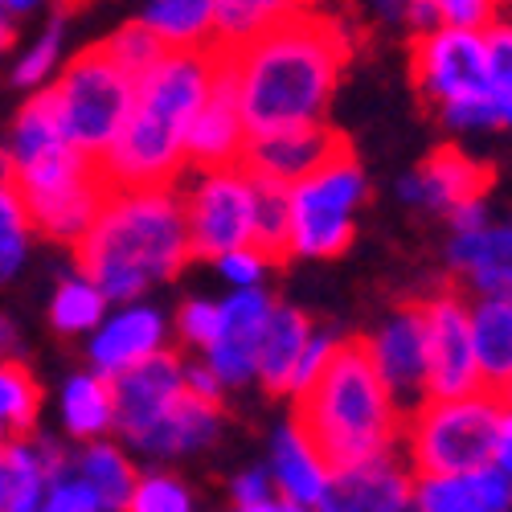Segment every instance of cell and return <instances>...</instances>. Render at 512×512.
I'll return each mask as SVG.
<instances>
[{"mask_svg":"<svg viewBox=\"0 0 512 512\" xmlns=\"http://www.w3.org/2000/svg\"><path fill=\"white\" fill-rule=\"evenodd\" d=\"M107 312H111V300L103 295V287L78 267H70L50 291V328L58 336L87 340Z\"/></svg>","mask_w":512,"mask_h":512,"instance_id":"obj_30","label":"cell"},{"mask_svg":"<svg viewBox=\"0 0 512 512\" xmlns=\"http://www.w3.org/2000/svg\"><path fill=\"white\" fill-rule=\"evenodd\" d=\"M41 512H103L99 496L74 476L70 455H66V463L54 472V480H50V488H46V504H41Z\"/></svg>","mask_w":512,"mask_h":512,"instance_id":"obj_42","label":"cell"},{"mask_svg":"<svg viewBox=\"0 0 512 512\" xmlns=\"http://www.w3.org/2000/svg\"><path fill=\"white\" fill-rule=\"evenodd\" d=\"M340 148V140L328 132V127H300V132H275V136H259L246 140L242 152V168L250 177H259L267 185L291 189L295 181H304L308 173Z\"/></svg>","mask_w":512,"mask_h":512,"instance_id":"obj_21","label":"cell"},{"mask_svg":"<svg viewBox=\"0 0 512 512\" xmlns=\"http://www.w3.org/2000/svg\"><path fill=\"white\" fill-rule=\"evenodd\" d=\"M50 0H0V9H5L13 21H25V17H33V13H41Z\"/></svg>","mask_w":512,"mask_h":512,"instance_id":"obj_49","label":"cell"},{"mask_svg":"<svg viewBox=\"0 0 512 512\" xmlns=\"http://www.w3.org/2000/svg\"><path fill=\"white\" fill-rule=\"evenodd\" d=\"M218 50L164 54L144 78L119 140L99 160L107 189H177L189 173V127L209 99Z\"/></svg>","mask_w":512,"mask_h":512,"instance_id":"obj_3","label":"cell"},{"mask_svg":"<svg viewBox=\"0 0 512 512\" xmlns=\"http://www.w3.org/2000/svg\"><path fill=\"white\" fill-rule=\"evenodd\" d=\"M369 201V177L349 148H336L316 173L287 189V250L283 259L324 263L345 254Z\"/></svg>","mask_w":512,"mask_h":512,"instance_id":"obj_7","label":"cell"},{"mask_svg":"<svg viewBox=\"0 0 512 512\" xmlns=\"http://www.w3.org/2000/svg\"><path fill=\"white\" fill-rule=\"evenodd\" d=\"M267 500H275V484L263 463L230 476V508H250V504H267Z\"/></svg>","mask_w":512,"mask_h":512,"instance_id":"obj_43","label":"cell"},{"mask_svg":"<svg viewBox=\"0 0 512 512\" xmlns=\"http://www.w3.org/2000/svg\"><path fill=\"white\" fill-rule=\"evenodd\" d=\"M414 512H512V480L500 467L414 476Z\"/></svg>","mask_w":512,"mask_h":512,"instance_id":"obj_24","label":"cell"},{"mask_svg":"<svg viewBox=\"0 0 512 512\" xmlns=\"http://www.w3.org/2000/svg\"><path fill=\"white\" fill-rule=\"evenodd\" d=\"M17 25H21V21H13L5 9H0V54H9V50L17 46Z\"/></svg>","mask_w":512,"mask_h":512,"instance_id":"obj_50","label":"cell"},{"mask_svg":"<svg viewBox=\"0 0 512 512\" xmlns=\"http://www.w3.org/2000/svg\"><path fill=\"white\" fill-rule=\"evenodd\" d=\"M0 181L25 201L37 238L78 246L103 205L107 181L91 156L66 144L41 95H29L0 144Z\"/></svg>","mask_w":512,"mask_h":512,"instance_id":"obj_4","label":"cell"},{"mask_svg":"<svg viewBox=\"0 0 512 512\" xmlns=\"http://www.w3.org/2000/svg\"><path fill=\"white\" fill-rule=\"evenodd\" d=\"M254 246H263L271 259H283L287 250V189L267 181H259V201H254Z\"/></svg>","mask_w":512,"mask_h":512,"instance_id":"obj_38","label":"cell"},{"mask_svg":"<svg viewBox=\"0 0 512 512\" xmlns=\"http://www.w3.org/2000/svg\"><path fill=\"white\" fill-rule=\"evenodd\" d=\"M447 267L463 295H508L512 300V218H492L480 230L451 234Z\"/></svg>","mask_w":512,"mask_h":512,"instance_id":"obj_19","label":"cell"},{"mask_svg":"<svg viewBox=\"0 0 512 512\" xmlns=\"http://www.w3.org/2000/svg\"><path fill=\"white\" fill-rule=\"evenodd\" d=\"M410 74L422 103L439 115L451 136L496 132L500 111L484 78V33L476 29H431L414 37Z\"/></svg>","mask_w":512,"mask_h":512,"instance_id":"obj_6","label":"cell"},{"mask_svg":"<svg viewBox=\"0 0 512 512\" xmlns=\"http://www.w3.org/2000/svg\"><path fill=\"white\" fill-rule=\"evenodd\" d=\"M218 54L234 82L246 140H259L328 127L340 74L353 54V33L345 17L316 9Z\"/></svg>","mask_w":512,"mask_h":512,"instance_id":"obj_1","label":"cell"},{"mask_svg":"<svg viewBox=\"0 0 512 512\" xmlns=\"http://www.w3.org/2000/svg\"><path fill=\"white\" fill-rule=\"evenodd\" d=\"M504 402H508V410H512V390H508V394H504Z\"/></svg>","mask_w":512,"mask_h":512,"instance_id":"obj_52","label":"cell"},{"mask_svg":"<svg viewBox=\"0 0 512 512\" xmlns=\"http://www.w3.org/2000/svg\"><path fill=\"white\" fill-rule=\"evenodd\" d=\"M271 316H275V295L267 287L226 291L218 300V328H213L209 345L197 353V361L222 381L226 394L254 386V369H259V349Z\"/></svg>","mask_w":512,"mask_h":512,"instance_id":"obj_12","label":"cell"},{"mask_svg":"<svg viewBox=\"0 0 512 512\" xmlns=\"http://www.w3.org/2000/svg\"><path fill=\"white\" fill-rule=\"evenodd\" d=\"M222 406L218 402H201V398H181L160 422H152L148 431L127 443L136 459H144L148 467H177L201 451H209L222 439Z\"/></svg>","mask_w":512,"mask_h":512,"instance_id":"obj_18","label":"cell"},{"mask_svg":"<svg viewBox=\"0 0 512 512\" xmlns=\"http://www.w3.org/2000/svg\"><path fill=\"white\" fill-rule=\"evenodd\" d=\"M361 349L381 386L406 414L426 402V328L418 304H398L394 312H386L369 328V336H361Z\"/></svg>","mask_w":512,"mask_h":512,"instance_id":"obj_14","label":"cell"},{"mask_svg":"<svg viewBox=\"0 0 512 512\" xmlns=\"http://www.w3.org/2000/svg\"><path fill=\"white\" fill-rule=\"evenodd\" d=\"M99 50L127 74V78H144L168 50L160 46V41L140 25V21H127V25H119L107 41H99Z\"/></svg>","mask_w":512,"mask_h":512,"instance_id":"obj_37","label":"cell"},{"mask_svg":"<svg viewBox=\"0 0 512 512\" xmlns=\"http://www.w3.org/2000/svg\"><path fill=\"white\" fill-rule=\"evenodd\" d=\"M185 394H189V398H201V402H218V406H222V398H226L222 381L213 377L197 357H185Z\"/></svg>","mask_w":512,"mask_h":512,"instance_id":"obj_45","label":"cell"},{"mask_svg":"<svg viewBox=\"0 0 512 512\" xmlns=\"http://www.w3.org/2000/svg\"><path fill=\"white\" fill-rule=\"evenodd\" d=\"M504 5L508 0H426V9L435 13L439 29H476V33L504 21L500 17Z\"/></svg>","mask_w":512,"mask_h":512,"instance_id":"obj_41","label":"cell"},{"mask_svg":"<svg viewBox=\"0 0 512 512\" xmlns=\"http://www.w3.org/2000/svg\"><path fill=\"white\" fill-rule=\"evenodd\" d=\"M508 402L480 390L447 402H418L402 426V451L414 476L476 472L492 463Z\"/></svg>","mask_w":512,"mask_h":512,"instance_id":"obj_8","label":"cell"},{"mask_svg":"<svg viewBox=\"0 0 512 512\" xmlns=\"http://www.w3.org/2000/svg\"><path fill=\"white\" fill-rule=\"evenodd\" d=\"M70 467H74V476L99 496L103 512H123L127 496H132V488L140 480V459L119 439L70 447Z\"/></svg>","mask_w":512,"mask_h":512,"instance_id":"obj_29","label":"cell"},{"mask_svg":"<svg viewBox=\"0 0 512 512\" xmlns=\"http://www.w3.org/2000/svg\"><path fill=\"white\" fill-rule=\"evenodd\" d=\"M492 222V205H488V197H476V201H467V205H459L451 218H447V226H451V234H467V230H480V226H488Z\"/></svg>","mask_w":512,"mask_h":512,"instance_id":"obj_46","label":"cell"},{"mask_svg":"<svg viewBox=\"0 0 512 512\" xmlns=\"http://www.w3.org/2000/svg\"><path fill=\"white\" fill-rule=\"evenodd\" d=\"M123 512H197V496L173 467H140Z\"/></svg>","mask_w":512,"mask_h":512,"instance_id":"obj_35","label":"cell"},{"mask_svg":"<svg viewBox=\"0 0 512 512\" xmlns=\"http://www.w3.org/2000/svg\"><path fill=\"white\" fill-rule=\"evenodd\" d=\"M484 78L500 123L512 127V21H496L484 29Z\"/></svg>","mask_w":512,"mask_h":512,"instance_id":"obj_36","label":"cell"},{"mask_svg":"<svg viewBox=\"0 0 512 512\" xmlns=\"http://www.w3.org/2000/svg\"><path fill=\"white\" fill-rule=\"evenodd\" d=\"M267 476L275 484V496L287 504H320L324 488L332 480V463L324 451L308 439V431L295 418H283L267 439Z\"/></svg>","mask_w":512,"mask_h":512,"instance_id":"obj_20","label":"cell"},{"mask_svg":"<svg viewBox=\"0 0 512 512\" xmlns=\"http://www.w3.org/2000/svg\"><path fill=\"white\" fill-rule=\"evenodd\" d=\"M246 152V127L234 99V82L218 54V74H213L209 99L193 115L189 127V168H218V164H242Z\"/></svg>","mask_w":512,"mask_h":512,"instance_id":"obj_23","label":"cell"},{"mask_svg":"<svg viewBox=\"0 0 512 512\" xmlns=\"http://www.w3.org/2000/svg\"><path fill=\"white\" fill-rule=\"evenodd\" d=\"M353 9L386 29H410V0H353Z\"/></svg>","mask_w":512,"mask_h":512,"instance_id":"obj_44","label":"cell"},{"mask_svg":"<svg viewBox=\"0 0 512 512\" xmlns=\"http://www.w3.org/2000/svg\"><path fill=\"white\" fill-rule=\"evenodd\" d=\"M41 386L25 361L0 365V447L37 435L41 422Z\"/></svg>","mask_w":512,"mask_h":512,"instance_id":"obj_32","label":"cell"},{"mask_svg":"<svg viewBox=\"0 0 512 512\" xmlns=\"http://www.w3.org/2000/svg\"><path fill=\"white\" fill-rule=\"evenodd\" d=\"M70 443L29 435L0 447V512H41L54 472L66 463Z\"/></svg>","mask_w":512,"mask_h":512,"instance_id":"obj_22","label":"cell"},{"mask_svg":"<svg viewBox=\"0 0 512 512\" xmlns=\"http://www.w3.org/2000/svg\"><path fill=\"white\" fill-rule=\"evenodd\" d=\"M33 242H37V230L25 201L9 181H0V283H13L29 267Z\"/></svg>","mask_w":512,"mask_h":512,"instance_id":"obj_34","label":"cell"},{"mask_svg":"<svg viewBox=\"0 0 512 512\" xmlns=\"http://www.w3.org/2000/svg\"><path fill=\"white\" fill-rule=\"evenodd\" d=\"M320 512H414V472L402 455L332 467Z\"/></svg>","mask_w":512,"mask_h":512,"instance_id":"obj_17","label":"cell"},{"mask_svg":"<svg viewBox=\"0 0 512 512\" xmlns=\"http://www.w3.org/2000/svg\"><path fill=\"white\" fill-rule=\"evenodd\" d=\"M25 353V336H21V324L13 316L0 312V365L5 361H21Z\"/></svg>","mask_w":512,"mask_h":512,"instance_id":"obj_47","label":"cell"},{"mask_svg":"<svg viewBox=\"0 0 512 512\" xmlns=\"http://www.w3.org/2000/svg\"><path fill=\"white\" fill-rule=\"evenodd\" d=\"M324 0H218V50H234L283 21L316 13Z\"/></svg>","mask_w":512,"mask_h":512,"instance_id":"obj_31","label":"cell"},{"mask_svg":"<svg viewBox=\"0 0 512 512\" xmlns=\"http://www.w3.org/2000/svg\"><path fill=\"white\" fill-rule=\"evenodd\" d=\"M492 467H500V472L512 480V410H508V414H504V422H500L496 451H492Z\"/></svg>","mask_w":512,"mask_h":512,"instance_id":"obj_48","label":"cell"},{"mask_svg":"<svg viewBox=\"0 0 512 512\" xmlns=\"http://www.w3.org/2000/svg\"><path fill=\"white\" fill-rule=\"evenodd\" d=\"M173 349V316L152 300L111 304V312L99 320V328L82 340L87 369L103 373L107 381L132 373L136 365Z\"/></svg>","mask_w":512,"mask_h":512,"instance_id":"obj_13","label":"cell"},{"mask_svg":"<svg viewBox=\"0 0 512 512\" xmlns=\"http://www.w3.org/2000/svg\"><path fill=\"white\" fill-rule=\"evenodd\" d=\"M185 234L193 246V259L213 263L218 254L254 246V201H259V181L242 164L218 168H189L177 181Z\"/></svg>","mask_w":512,"mask_h":512,"instance_id":"obj_10","label":"cell"},{"mask_svg":"<svg viewBox=\"0 0 512 512\" xmlns=\"http://www.w3.org/2000/svg\"><path fill=\"white\" fill-rule=\"evenodd\" d=\"M394 193L402 205H410L418 213L451 218L459 205L488 193V168L476 156H467L463 148H439L418 168H410V173L394 185Z\"/></svg>","mask_w":512,"mask_h":512,"instance_id":"obj_16","label":"cell"},{"mask_svg":"<svg viewBox=\"0 0 512 512\" xmlns=\"http://www.w3.org/2000/svg\"><path fill=\"white\" fill-rule=\"evenodd\" d=\"M472 349L480 386L496 398L512 390V300L508 295H467Z\"/></svg>","mask_w":512,"mask_h":512,"instance_id":"obj_26","label":"cell"},{"mask_svg":"<svg viewBox=\"0 0 512 512\" xmlns=\"http://www.w3.org/2000/svg\"><path fill=\"white\" fill-rule=\"evenodd\" d=\"M312 332H316V320L304 308L275 304V316L267 324L263 349H259L254 386H263L267 394H279V398H291V381H295V369H300V361H304Z\"/></svg>","mask_w":512,"mask_h":512,"instance_id":"obj_27","label":"cell"},{"mask_svg":"<svg viewBox=\"0 0 512 512\" xmlns=\"http://www.w3.org/2000/svg\"><path fill=\"white\" fill-rule=\"evenodd\" d=\"M54 410H58L62 439L70 447L115 439V390L103 373H95L87 365L62 377Z\"/></svg>","mask_w":512,"mask_h":512,"instance_id":"obj_25","label":"cell"},{"mask_svg":"<svg viewBox=\"0 0 512 512\" xmlns=\"http://www.w3.org/2000/svg\"><path fill=\"white\" fill-rule=\"evenodd\" d=\"M230 512H287V500H267V504H250V508H230Z\"/></svg>","mask_w":512,"mask_h":512,"instance_id":"obj_51","label":"cell"},{"mask_svg":"<svg viewBox=\"0 0 512 512\" xmlns=\"http://www.w3.org/2000/svg\"><path fill=\"white\" fill-rule=\"evenodd\" d=\"M213 328H218V300H209V295H189V300L177 308L173 316V336L185 353H201L209 345Z\"/></svg>","mask_w":512,"mask_h":512,"instance_id":"obj_40","label":"cell"},{"mask_svg":"<svg viewBox=\"0 0 512 512\" xmlns=\"http://www.w3.org/2000/svg\"><path fill=\"white\" fill-rule=\"evenodd\" d=\"M193 263L177 189H107L91 230L74 246V267L111 304L148 300Z\"/></svg>","mask_w":512,"mask_h":512,"instance_id":"obj_2","label":"cell"},{"mask_svg":"<svg viewBox=\"0 0 512 512\" xmlns=\"http://www.w3.org/2000/svg\"><path fill=\"white\" fill-rule=\"evenodd\" d=\"M426 328V402H447L480 394V369L472 349V320H467L463 291H435L418 304Z\"/></svg>","mask_w":512,"mask_h":512,"instance_id":"obj_11","label":"cell"},{"mask_svg":"<svg viewBox=\"0 0 512 512\" xmlns=\"http://www.w3.org/2000/svg\"><path fill=\"white\" fill-rule=\"evenodd\" d=\"M209 267L226 283V291H250V287H267V275H271L275 259L263 246H238V250L218 254Z\"/></svg>","mask_w":512,"mask_h":512,"instance_id":"obj_39","label":"cell"},{"mask_svg":"<svg viewBox=\"0 0 512 512\" xmlns=\"http://www.w3.org/2000/svg\"><path fill=\"white\" fill-rule=\"evenodd\" d=\"M111 390H115V439L127 447L185 398V353L168 349L136 365L132 373L115 377Z\"/></svg>","mask_w":512,"mask_h":512,"instance_id":"obj_15","label":"cell"},{"mask_svg":"<svg viewBox=\"0 0 512 512\" xmlns=\"http://www.w3.org/2000/svg\"><path fill=\"white\" fill-rule=\"evenodd\" d=\"M66 62H70L66 58V21L62 17H50L17 50V58H13V87H21L29 95L46 91L50 82L62 74Z\"/></svg>","mask_w":512,"mask_h":512,"instance_id":"obj_33","label":"cell"},{"mask_svg":"<svg viewBox=\"0 0 512 512\" xmlns=\"http://www.w3.org/2000/svg\"><path fill=\"white\" fill-rule=\"evenodd\" d=\"M37 95L46 99L66 144L99 164L119 140L127 115H132L136 78H127L99 46H91L74 54L62 74Z\"/></svg>","mask_w":512,"mask_h":512,"instance_id":"obj_9","label":"cell"},{"mask_svg":"<svg viewBox=\"0 0 512 512\" xmlns=\"http://www.w3.org/2000/svg\"><path fill=\"white\" fill-rule=\"evenodd\" d=\"M291 418L324 451L332 467H349L402 451L406 410L373 373L361 340H345L328 369L295 398Z\"/></svg>","mask_w":512,"mask_h":512,"instance_id":"obj_5","label":"cell"},{"mask_svg":"<svg viewBox=\"0 0 512 512\" xmlns=\"http://www.w3.org/2000/svg\"><path fill=\"white\" fill-rule=\"evenodd\" d=\"M140 25L168 54L218 50V0H148Z\"/></svg>","mask_w":512,"mask_h":512,"instance_id":"obj_28","label":"cell"}]
</instances>
